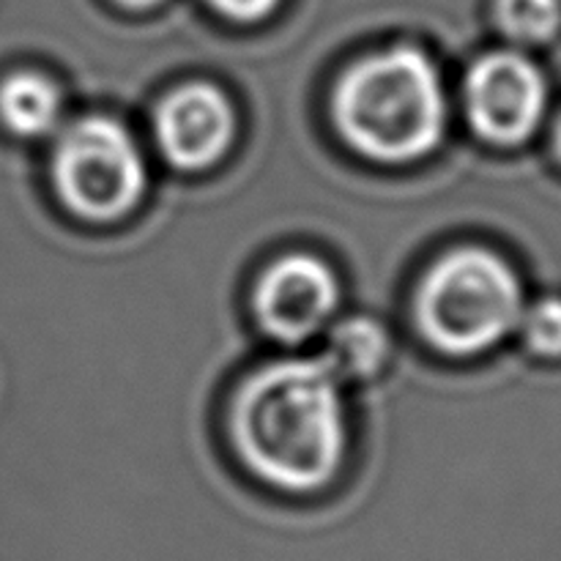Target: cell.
Returning a JSON list of instances; mask_svg holds the SVG:
<instances>
[{
  "label": "cell",
  "instance_id": "obj_1",
  "mask_svg": "<svg viewBox=\"0 0 561 561\" xmlns=\"http://www.w3.org/2000/svg\"><path fill=\"white\" fill-rule=\"evenodd\" d=\"M230 431L247 469L296 496L327 488L348 453L343 392L321 359H277L252 373L233 400Z\"/></svg>",
  "mask_w": 561,
  "mask_h": 561
},
{
  "label": "cell",
  "instance_id": "obj_2",
  "mask_svg": "<svg viewBox=\"0 0 561 561\" xmlns=\"http://www.w3.org/2000/svg\"><path fill=\"white\" fill-rule=\"evenodd\" d=\"M334 121L345 142L365 157L414 162L444 137V80L436 64L409 44L373 53L340 77Z\"/></svg>",
  "mask_w": 561,
  "mask_h": 561
},
{
  "label": "cell",
  "instance_id": "obj_3",
  "mask_svg": "<svg viewBox=\"0 0 561 561\" xmlns=\"http://www.w3.org/2000/svg\"><path fill=\"white\" fill-rule=\"evenodd\" d=\"M524 307L518 274L504 257L460 247L427 268L416 294V321L438 351L469 356L515 332Z\"/></svg>",
  "mask_w": 561,
  "mask_h": 561
},
{
  "label": "cell",
  "instance_id": "obj_4",
  "mask_svg": "<svg viewBox=\"0 0 561 561\" xmlns=\"http://www.w3.org/2000/svg\"><path fill=\"white\" fill-rule=\"evenodd\" d=\"M53 181L71 214L113 222L126 217L146 192V159L121 121L85 115L60 131Z\"/></svg>",
  "mask_w": 561,
  "mask_h": 561
},
{
  "label": "cell",
  "instance_id": "obj_5",
  "mask_svg": "<svg viewBox=\"0 0 561 561\" xmlns=\"http://www.w3.org/2000/svg\"><path fill=\"white\" fill-rule=\"evenodd\" d=\"M463 96L477 135L496 146H520L546 115L548 82L529 55L496 49L471 66Z\"/></svg>",
  "mask_w": 561,
  "mask_h": 561
},
{
  "label": "cell",
  "instance_id": "obj_6",
  "mask_svg": "<svg viewBox=\"0 0 561 561\" xmlns=\"http://www.w3.org/2000/svg\"><path fill=\"white\" fill-rule=\"evenodd\" d=\"M340 290L334 272L312 255H288L266 268L255 288V316L268 337L299 345L332 318Z\"/></svg>",
  "mask_w": 561,
  "mask_h": 561
},
{
  "label": "cell",
  "instance_id": "obj_7",
  "mask_svg": "<svg viewBox=\"0 0 561 561\" xmlns=\"http://www.w3.org/2000/svg\"><path fill=\"white\" fill-rule=\"evenodd\" d=\"M153 126L164 159L195 173L225 157L236 135V113L217 85L190 82L162 99Z\"/></svg>",
  "mask_w": 561,
  "mask_h": 561
},
{
  "label": "cell",
  "instance_id": "obj_8",
  "mask_svg": "<svg viewBox=\"0 0 561 561\" xmlns=\"http://www.w3.org/2000/svg\"><path fill=\"white\" fill-rule=\"evenodd\" d=\"M0 121L11 135L25 140L47 137L64 121V96L38 71H14L0 85Z\"/></svg>",
  "mask_w": 561,
  "mask_h": 561
},
{
  "label": "cell",
  "instance_id": "obj_9",
  "mask_svg": "<svg viewBox=\"0 0 561 561\" xmlns=\"http://www.w3.org/2000/svg\"><path fill=\"white\" fill-rule=\"evenodd\" d=\"M389 356V337L373 318H345L329 332L323 365L340 383L351 378H367L381 370Z\"/></svg>",
  "mask_w": 561,
  "mask_h": 561
},
{
  "label": "cell",
  "instance_id": "obj_10",
  "mask_svg": "<svg viewBox=\"0 0 561 561\" xmlns=\"http://www.w3.org/2000/svg\"><path fill=\"white\" fill-rule=\"evenodd\" d=\"M502 31L520 44H542L561 27V0H496Z\"/></svg>",
  "mask_w": 561,
  "mask_h": 561
},
{
  "label": "cell",
  "instance_id": "obj_11",
  "mask_svg": "<svg viewBox=\"0 0 561 561\" xmlns=\"http://www.w3.org/2000/svg\"><path fill=\"white\" fill-rule=\"evenodd\" d=\"M526 345L540 356H561V299L546 296L524 307L518 321Z\"/></svg>",
  "mask_w": 561,
  "mask_h": 561
},
{
  "label": "cell",
  "instance_id": "obj_12",
  "mask_svg": "<svg viewBox=\"0 0 561 561\" xmlns=\"http://www.w3.org/2000/svg\"><path fill=\"white\" fill-rule=\"evenodd\" d=\"M219 14L230 16L236 22H255L272 14L279 0H208Z\"/></svg>",
  "mask_w": 561,
  "mask_h": 561
},
{
  "label": "cell",
  "instance_id": "obj_13",
  "mask_svg": "<svg viewBox=\"0 0 561 561\" xmlns=\"http://www.w3.org/2000/svg\"><path fill=\"white\" fill-rule=\"evenodd\" d=\"M121 3H126V5H137V9H146V5L159 3V0H121Z\"/></svg>",
  "mask_w": 561,
  "mask_h": 561
},
{
  "label": "cell",
  "instance_id": "obj_14",
  "mask_svg": "<svg viewBox=\"0 0 561 561\" xmlns=\"http://www.w3.org/2000/svg\"><path fill=\"white\" fill-rule=\"evenodd\" d=\"M557 151H559V157H561V118H559V124H557Z\"/></svg>",
  "mask_w": 561,
  "mask_h": 561
}]
</instances>
